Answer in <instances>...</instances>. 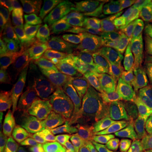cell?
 <instances>
[{
    "instance_id": "cell-15",
    "label": "cell",
    "mask_w": 152,
    "mask_h": 152,
    "mask_svg": "<svg viewBox=\"0 0 152 152\" xmlns=\"http://www.w3.org/2000/svg\"><path fill=\"white\" fill-rule=\"evenodd\" d=\"M137 109L124 104L118 103L102 98H96L87 107L88 115L99 121L107 118L123 120L129 117Z\"/></svg>"
},
{
    "instance_id": "cell-30",
    "label": "cell",
    "mask_w": 152,
    "mask_h": 152,
    "mask_svg": "<svg viewBox=\"0 0 152 152\" xmlns=\"http://www.w3.org/2000/svg\"><path fill=\"white\" fill-rule=\"evenodd\" d=\"M0 152H21V151L14 140H7V139H1Z\"/></svg>"
},
{
    "instance_id": "cell-2",
    "label": "cell",
    "mask_w": 152,
    "mask_h": 152,
    "mask_svg": "<svg viewBox=\"0 0 152 152\" xmlns=\"http://www.w3.org/2000/svg\"><path fill=\"white\" fill-rule=\"evenodd\" d=\"M96 97L130 106L145 107L152 99V90L138 86L118 73H105L93 86Z\"/></svg>"
},
{
    "instance_id": "cell-9",
    "label": "cell",
    "mask_w": 152,
    "mask_h": 152,
    "mask_svg": "<svg viewBox=\"0 0 152 152\" xmlns=\"http://www.w3.org/2000/svg\"><path fill=\"white\" fill-rule=\"evenodd\" d=\"M26 57L42 87L44 93H48L52 96L57 97L63 90L71 83L64 84L58 80L50 66L48 54L27 53Z\"/></svg>"
},
{
    "instance_id": "cell-22",
    "label": "cell",
    "mask_w": 152,
    "mask_h": 152,
    "mask_svg": "<svg viewBox=\"0 0 152 152\" xmlns=\"http://www.w3.org/2000/svg\"><path fill=\"white\" fill-rule=\"evenodd\" d=\"M126 79L138 86L152 90V69L131 68L124 72Z\"/></svg>"
},
{
    "instance_id": "cell-19",
    "label": "cell",
    "mask_w": 152,
    "mask_h": 152,
    "mask_svg": "<svg viewBox=\"0 0 152 152\" xmlns=\"http://www.w3.org/2000/svg\"><path fill=\"white\" fill-rule=\"evenodd\" d=\"M46 31L30 26L26 23L24 25V42L29 53L48 54Z\"/></svg>"
},
{
    "instance_id": "cell-16",
    "label": "cell",
    "mask_w": 152,
    "mask_h": 152,
    "mask_svg": "<svg viewBox=\"0 0 152 152\" xmlns=\"http://www.w3.org/2000/svg\"><path fill=\"white\" fill-rule=\"evenodd\" d=\"M48 37L52 48L62 51L82 49L85 46L84 38L69 27L49 29Z\"/></svg>"
},
{
    "instance_id": "cell-23",
    "label": "cell",
    "mask_w": 152,
    "mask_h": 152,
    "mask_svg": "<svg viewBox=\"0 0 152 152\" xmlns=\"http://www.w3.org/2000/svg\"><path fill=\"white\" fill-rule=\"evenodd\" d=\"M1 10L8 13L16 19L20 27H21L24 22L26 21V14L25 9L24 1L16 0H1L0 1ZM25 25V24H24Z\"/></svg>"
},
{
    "instance_id": "cell-1",
    "label": "cell",
    "mask_w": 152,
    "mask_h": 152,
    "mask_svg": "<svg viewBox=\"0 0 152 152\" xmlns=\"http://www.w3.org/2000/svg\"><path fill=\"white\" fill-rule=\"evenodd\" d=\"M150 12V9L140 2H125L90 35L87 44L102 53L142 23H147Z\"/></svg>"
},
{
    "instance_id": "cell-11",
    "label": "cell",
    "mask_w": 152,
    "mask_h": 152,
    "mask_svg": "<svg viewBox=\"0 0 152 152\" xmlns=\"http://www.w3.org/2000/svg\"><path fill=\"white\" fill-rule=\"evenodd\" d=\"M101 63L96 49L84 50L79 56L72 71L74 80L79 85L94 86L100 79Z\"/></svg>"
},
{
    "instance_id": "cell-25",
    "label": "cell",
    "mask_w": 152,
    "mask_h": 152,
    "mask_svg": "<svg viewBox=\"0 0 152 152\" xmlns=\"http://www.w3.org/2000/svg\"><path fill=\"white\" fill-rule=\"evenodd\" d=\"M16 102L10 84L6 81L3 75L0 79V107L1 111L15 106Z\"/></svg>"
},
{
    "instance_id": "cell-14",
    "label": "cell",
    "mask_w": 152,
    "mask_h": 152,
    "mask_svg": "<svg viewBox=\"0 0 152 152\" xmlns=\"http://www.w3.org/2000/svg\"><path fill=\"white\" fill-rule=\"evenodd\" d=\"M83 51V49L62 51L52 47L48 49V57L50 66L60 82L69 84L73 81L70 78V73L73 71L76 60Z\"/></svg>"
},
{
    "instance_id": "cell-26",
    "label": "cell",
    "mask_w": 152,
    "mask_h": 152,
    "mask_svg": "<svg viewBox=\"0 0 152 152\" xmlns=\"http://www.w3.org/2000/svg\"><path fill=\"white\" fill-rule=\"evenodd\" d=\"M14 42L7 33L0 28V54H1V70L4 69V65L11 53V51L14 47Z\"/></svg>"
},
{
    "instance_id": "cell-12",
    "label": "cell",
    "mask_w": 152,
    "mask_h": 152,
    "mask_svg": "<svg viewBox=\"0 0 152 152\" xmlns=\"http://www.w3.org/2000/svg\"><path fill=\"white\" fill-rule=\"evenodd\" d=\"M145 55V52L138 48L130 41L119 40L102 53V60L104 67L118 68L129 63H134Z\"/></svg>"
},
{
    "instance_id": "cell-29",
    "label": "cell",
    "mask_w": 152,
    "mask_h": 152,
    "mask_svg": "<svg viewBox=\"0 0 152 152\" xmlns=\"http://www.w3.org/2000/svg\"><path fill=\"white\" fill-rule=\"evenodd\" d=\"M58 130L54 131L51 135L48 137L40 146L38 152H54L56 140L58 137Z\"/></svg>"
},
{
    "instance_id": "cell-4",
    "label": "cell",
    "mask_w": 152,
    "mask_h": 152,
    "mask_svg": "<svg viewBox=\"0 0 152 152\" xmlns=\"http://www.w3.org/2000/svg\"><path fill=\"white\" fill-rule=\"evenodd\" d=\"M96 98L93 86H81L73 80L56 97L60 118L65 122L78 118Z\"/></svg>"
},
{
    "instance_id": "cell-27",
    "label": "cell",
    "mask_w": 152,
    "mask_h": 152,
    "mask_svg": "<svg viewBox=\"0 0 152 152\" xmlns=\"http://www.w3.org/2000/svg\"><path fill=\"white\" fill-rule=\"evenodd\" d=\"M146 36H152V23H143L121 40L132 41L136 38L143 37Z\"/></svg>"
},
{
    "instance_id": "cell-13",
    "label": "cell",
    "mask_w": 152,
    "mask_h": 152,
    "mask_svg": "<svg viewBox=\"0 0 152 152\" xmlns=\"http://www.w3.org/2000/svg\"><path fill=\"white\" fill-rule=\"evenodd\" d=\"M66 123L80 139L116 140L111 130L102 122L94 118L86 113H83L76 119Z\"/></svg>"
},
{
    "instance_id": "cell-3",
    "label": "cell",
    "mask_w": 152,
    "mask_h": 152,
    "mask_svg": "<svg viewBox=\"0 0 152 152\" xmlns=\"http://www.w3.org/2000/svg\"><path fill=\"white\" fill-rule=\"evenodd\" d=\"M62 122L56 97L53 98L20 133L19 147L21 152L37 151L44 140L59 129Z\"/></svg>"
},
{
    "instance_id": "cell-28",
    "label": "cell",
    "mask_w": 152,
    "mask_h": 152,
    "mask_svg": "<svg viewBox=\"0 0 152 152\" xmlns=\"http://www.w3.org/2000/svg\"><path fill=\"white\" fill-rule=\"evenodd\" d=\"M130 42L138 48L145 52L146 53H152V36L136 38Z\"/></svg>"
},
{
    "instance_id": "cell-7",
    "label": "cell",
    "mask_w": 152,
    "mask_h": 152,
    "mask_svg": "<svg viewBox=\"0 0 152 152\" xmlns=\"http://www.w3.org/2000/svg\"><path fill=\"white\" fill-rule=\"evenodd\" d=\"M124 3L122 0H89L78 29L79 34L85 39L89 37L96 28Z\"/></svg>"
},
{
    "instance_id": "cell-6",
    "label": "cell",
    "mask_w": 152,
    "mask_h": 152,
    "mask_svg": "<svg viewBox=\"0 0 152 152\" xmlns=\"http://www.w3.org/2000/svg\"><path fill=\"white\" fill-rule=\"evenodd\" d=\"M47 23L53 28L79 29L83 17L85 2L82 0H42Z\"/></svg>"
},
{
    "instance_id": "cell-21",
    "label": "cell",
    "mask_w": 152,
    "mask_h": 152,
    "mask_svg": "<svg viewBox=\"0 0 152 152\" xmlns=\"http://www.w3.org/2000/svg\"><path fill=\"white\" fill-rule=\"evenodd\" d=\"M24 4L26 14V23L31 27L46 31L47 19L39 5L33 0H25Z\"/></svg>"
},
{
    "instance_id": "cell-24",
    "label": "cell",
    "mask_w": 152,
    "mask_h": 152,
    "mask_svg": "<svg viewBox=\"0 0 152 152\" xmlns=\"http://www.w3.org/2000/svg\"><path fill=\"white\" fill-rule=\"evenodd\" d=\"M0 24L1 28L7 33L14 43L16 42L20 36V26L15 17H13L8 13L1 10L0 12Z\"/></svg>"
},
{
    "instance_id": "cell-32",
    "label": "cell",
    "mask_w": 152,
    "mask_h": 152,
    "mask_svg": "<svg viewBox=\"0 0 152 152\" xmlns=\"http://www.w3.org/2000/svg\"><path fill=\"white\" fill-rule=\"evenodd\" d=\"M150 15H149V19H148V22L147 23H152V4H151V9H150Z\"/></svg>"
},
{
    "instance_id": "cell-20",
    "label": "cell",
    "mask_w": 152,
    "mask_h": 152,
    "mask_svg": "<svg viewBox=\"0 0 152 152\" xmlns=\"http://www.w3.org/2000/svg\"><path fill=\"white\" fill-rule=\"evenodd\" d=\"M80 140L90 152H138L125 147L117 140H86L80 138Z\"/></svg>"
},
{
    "instance_id": "cell-18",
    "label": "cell",
    "mask_w": 152,
    "mask_h": 152,
    "mask_svg": "<svg viewBox=\"0 0 152 152\" xmlns=\"http://www.w3.org/2000/svg\"><path fill=\"white\" fill-rule=\"evenodd\" d=\"M57 152H90L82 145L79 137L68 126L67 123H61L57 137Z\"/></svg>"
},
{
    "instance_id": "cell-10",
    "label": "cell",
    "mask_w": 152,
    "mask_h": 152,
    "mask_svg": "<svg viewBox=\"0 0 152 152\" xmlns=\"http://www.w3.org/2000/svg\"><path fill=\"white\" fill-rule=\"evenodd\" d=\"M115 139L127 148L138 152H152V138L127 120H120L110 129Z\"/></svg>"
},
{
    "instance_id": "cell-5",
    "label": "cell",
    "mask_w": 152,
    "mask_h": 152,
    "mask_svg": "<svg viewBox=\"0 0 152 152\" xmlns=\"http://www.w3.org/2000/svg\"><path fill=\"white\" fill-rule=\"evenodd\" d=\"M54 98L45 93L41 101L31 105H15L1 111L0 131L1 139L14 140L15 137L26 128L35 116L42 111L51 99Z\"/></svg>"
},
{
    "instance_id": "cell-8",
    "label": "cell",
    "mask_w": 152,
    "mask_h": 152,
    "mask_svg": "<svg viewBox=\"0 0 152 152\" xmlns=\"http://www.w3.org/2000/svg\"><path fill=\"white\" fill-rule=\"evenodd\" d=\"M1 71V74L4 73V80L7 82L17 80H28L32 82L39 89L43 91L37 77L30 64V62L28 61L26 53L24 52L20 37H19L16 42L14 44L4 68Z\"/></svg>"
},
{
    "instance_id": "cell-17",
    "label": "cell",
    "mask_w": 152,
    "mask_h": 152,
    "mask_svg": "<svg viewBox=\"0 0 152 152\" xmlns=\"http://www.w3.org/2000/svg\"><path fill=\"white\" fill-rule=\"evenodd\" d=\"M12 88L16 105H31L39 102L44 96L43 91L28 80H17L8 82Z\"/></svg>"
},
{
    "instance_id": "cell-31",
    "label": "cell",
    "mask_w": 152,
    "mask_h": 152,
    "mask_svg": "<svg viewBox=\"0 0 152 152\" xmlns=\"http://www.w3.org/2000/svg\"><path fill=\"white\" fill-rule=\"evenodd\" d=\"M145 108L148 110V111H151V112H152V99L149 102V103L147 104L146 107H145Z\"/></svg>"
}]
</instances>
